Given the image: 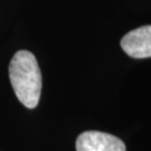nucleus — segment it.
Segmentation results:
<instances>
[{
    "instance_id": "nucleus-1",
    "label": "nucleus",
    "mask_w": 151,
    "mask_h": 151,
    "mask_svg": "<svg viewBox=\"0 0 151 151\" xmlns=\"http://www.w3.org/2000/svg\"><path fill=\"white\" fill-rule=\"evenodd\" d=\"M9 78L17 99L26 108H36L42 93V73L32 53L19 50L12 56Z\"/></svg>"
},
{
    "instance_id": "nucleus-2",
    "label": "nucleus",
    "mask_w": 151,
    "mask_h": 151,
    "mask_svg": "<svg viewBox=\"0 0 151 151\" xmlns=\"http://www.w3.org/2000/svg\"><path fill=\"white\" fill-rule=\"evenodd\" d=\"M76 151H125V145L112 134L86 131L76 139Z\"/></svg>"
},
{
    "instance_id": "nucleus-3",
    "label": "nucleus",
    "mask_w": 151,
    "mask_h": 151,
    "mask_svg": "<svg viewBox=\"0 0 151 151\" xmlns=\"http://www.w3.org/2000/svg\"><path fill=\"white\" fill-rule=\"evenodd\" d=\"M121 47L133 58L151 57V25L129 32L121 39Z\"/></svg>"
}]
</instances>
